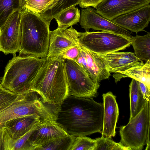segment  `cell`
Wrapping results in <instances>:
<instances>
[{
    "label": "cell",
    "mask_w": 150,
    "mask_h": 150,
    "mask_svg": "<svg viewBox=\"0 0 150 150\" xmlns=\"http://www.w3.org/2000/svg\"><path fill=\"white\" fill-rule=\"evenodd\" d=\"M19 8L20 0H0V27L13 10Z\"/></svg>",
    "instance_id": "27"
},
{
    "label": "cell",
    "mask_w": 150,
    "mask_h": 150,
    "mask_svg": "<svg viewBox=\"0 0 150 150\" xmlns=\"http://www.w3.org/2000/svg\"><path fill=\"white\" fill-rule=\"evenodd\" d=\"M26 0H20V7L22 9L24 8Z\"/></svg>",
    "instance_id": "35"
},
{
    "label": "cell",
    "mask_w": 150,
    "mask_h": 150,
    "mask_svg": "<svg viewBox=\"0 0 150 150\" xmlns=\"http://www.w3.org/2000/svg\"><path fill=\"white\" fill-rule=\"evenodd\" d=\"M69 134L56 121L45 120L38 125L30 136L31 144L35 150L53 139L67 136Z\"/></svg>",
    "instance_id": "13"
},
{
    "label": "cell",
    "mask_w": 150,
    "mask_h": 150,
    "mask_svg": "<svg viewBox=\"0 0 150 150\" xmlns=\"http://www.w3.org/2000/svg\"><path fill=\"white\" fill-rule=\"evenodd\" d=\"M96 146L95 150H131L120 142L117 143L108 138L102 136L96 139Z\"/></svg>",
    "instance_id": "28"
},
{
    "label": "cell",
    "mask_w": 150,
    "mask_h": 150,
    "mask_svg": "<svg viewBox=\"0 0 150 150\" xmlns=\"http://www.w3.org/2000/svg\"><path fill=\"white\" fill-rule=\"evenodd\" d=\"M38 125L16 139L12 137L5 129L4 135L3 150H35V148L30 143L29 137Z\"/></svg>",
    "instance_id": "20"
},
{
    "label": "cell",
    "mask_w": 150,
    "mask_h": 150,
    "mask_svg": "<svg viewBox=\"0 0 150 150\" xmlns=\"http://www.w3.org/2000/svg\"><path fill=\"white\" fill-rule=\"evenodd\" d=\"M78 41L83 47L99 54L123 50L131 45V40L127 38L104 31L79 32Z\"/></svg>",
    "instance_id": "7"
},
{
    "label": "cell",
    "mask_w": 150,
    "mask_h": 150,
    "mask_svg": "<svg viewBox=\"0 0 150 150\" xmlns=\"http://www.w3.org/2000/svg\"><path fill=\"white\" fill-rule=\"evenodd\" d=\"M150 0H104L96 8L97 13L111 21L118 16L149 4Z\"/></svg>",
    "instance_id": "12"
},
{
    "label": "cell",
    "mask_w": 150,
    "mask_h": 150,
    "mask_svg": "<svg viewBox=\"0 0 150 150\" xmlns=\"http://www.w3.org/2000/svg\"><path fill=\"white\" fill-rule=\"evenodd\" d=\"M56 122L69 135L75 137L101 133L103 103L96 101L93 98L69 95L60 104Z\"/></svg>",
    "instance_id": "1"
},
{
    "label": "cell",
    "mask_w": 150,
    "mask_h": 150,
    "mask_svg": "<svg viewBox=\"0 0 150 150\" xmlns=\"http://www.w3.org/2000/svg\"><path fill=\"white\" fill-rule=\"evenodd\" d=\"M76 6L69 7L58 14L54 18L58 27L61 28H67L76 24L80 21V10Z\"/></svg>",
    "instance_id": "24"
},
{
    "label": "cell",
    "mask_w": 150,
    "mask_h": 150,
    "mask_svg": "<svg viewBox=\"0 0 150 150\" xmlns=\"http://www.w3.org/2000/svg\"><path fill=\"white\" fill-rule=\"evenodd\" d=\"M97 54L103 58L110 73H115L133 66L144 64L142 60L136 57L134 52H116L107 54Z\"/></svg>",
    "instance_id": "17"
},
{
    "label": "cell",
    "mask_w": 150,
    "mask_h": 150,
    "mask_svg": "<svg viewBox=\"0 0 150 150\" xmlns=\"http://www.w3.org/2000/svg\"><path fill=\"white\" fill-rule=\"evenodd\" d=\"M53 0H26L24 8L39 13L45 9Z\"/></svg>",
    "instance_id": "30"
},
{
    "label": "cell",
    "mask_w": 150,
    "mask_h": 150,
    "mask_svg": "<svg viewBox=\"0 0 150 150\" xmlns=\"http://www.w3.org/2000/svg\"><path fill=\"white\" fill-rule=\"evenodd\" d=\"M0 80H1V79H0Z\"/></svg>",
    "instance_id": "37"
},
{
    "label": "cell",
    "mask_w": 150,
    "mask_h": 150,
    "mask_svg": "<svg viewBox=\"0 0 150 150\" xmlns=\"http://www.w3.org/2000/svg\"><path fill=\"white\" fill-rule=\"evenodd\" d=\"M5 128L2 126L0 127V150H3L4 135Z\"/></svg>",
    "instance_id": "34"
},
{
    "label": "cell",
    "mask_w": 150,
    "mask_h": 150,
    "mask_svg": "<svg viewBox=\"0 0 150 150\" xmlns=\"http://www.w3.org/2000/svg\"><path fill=\"white\" fill-rule=\"evenodd\" d=\"M65 66L69 95L88 98L96 96L99 83H95L87 72L74 61L65 59Z\"/></svg>",
    "instance_id": "8"
},
{
    "label": "cell",
    "mask_w": 150,
    "mask_h": 150,
    "mask_svg": "<svg viewBox=\"0 0 150 150\" xmlns=\"http://www.w3.org/2000/svg\"><path fill=\"white\" fill-rule=\"evenodd\" d=\"M79 33L72 26L65 29L57 27L54 30L50 31L47 56L58 54L67 47L79 44Z\"/></svg>",
    "instance_id": "15"
},
{
    "label": "cell",
    "mask_w": 150,
    "mask_h": 150,
    "mask_svg": "<svg viewBox=\"0 0 150 150\" xmlns=\"http://www.w3.org/2000/svg\"><path fill=\"white\" fill-rule=\"evenodd\" d=\"M80 53L79 45L67 47L59 52V54L64 59L75 61L79 57Z\"/></svg>",
    "instance_id": "31"
},
{
    "label": "cell",
    "mask_w": 150,
    "mask_h": 150,
    "mask_svg": "<svg viewBox=\"0 0 150 150\" xmlns=\"http://www.w3.org/2000/svg\"><path fill=\"white\" fill-rule=\"evenodd\" d=\"M79 45V55L74 61L87 72L95 83H99L103 80L109 79L110 73L103 58L97 54Z\"/></svg>",
    "instance_id": "11"
},
{
    "label": "cell",
    "mask_w": 150,
    "mask_h": 150,
    "mask_svg": "<svg viewBox=\"0 0 150 150\" xmlns=\"http://www.w3.org/2000/svg\"><path fill=\"white\" fill-rule=\"evenodd\" d=\"M79 22L86 32L92 29L119 34L131 40L133 37L131 32L101 16L93 8L88 7L81 9Z\"/></svg>",
    "instance_id": "10"
},
{
    "label": "cell",
    "mask_w": 150,
    "mask_h": 150,
    "mask_svg": "<svg viewBox=\"0 0 150 150\" xmlns=\"http://www.w3.org/2000/svg\"><path fill=\"white\" fill-rule=\"evenodd\" d=\"M150 101H146L141 110L129 120L126 125L120 126V142L131 150H142L149 138Z\"/></svg>",
    "instance_id": "6"
},
{
    "label": "cell",
    "mask_w": 150,
    "mask_h": 150,
    "mask_svg": "<svg viewBox=\"0 0 150 150\" xmlns=\"http://www.w3.org/2000/svg\"><path fill=\"white\" fill-rule=\"evenodd\" d=\"M136 57L146 62L150 60V33L144 35L137 34L131 40Z\"/></svg>",
    "instance_id": "23"
},
{
    "label": "cell",
    "mask_w": 150,
    "mask_h": 150,
    "mask_svg": "<svg viewBox=\"0 0 150 150\" xmlns=\"http://www.w3.org/2000/svg\"><path fill=\"white\" fill-rule=\"evenodd\" d=\"M1 51V49H0V52Z\"/></svg>",
    "instance_id": "36"
},
{
    "label": "cell",
    "mask_w": 150,
    "mask_h": 150,
    "mask_svg": "<svg viewBox=\"0 0 150 150\" xmlns=\"http://www.w3.org/2000/svg\"><path fill=\"white\" fill-rule=\"evenodd\" d=\"M50 24L38 13L25 8L21 9L19 55L46 57L49 45Z\"/></svg>",
    "instance_id": "3"
},
{
    "label": "cell",
    "mask_w": 150,
    "mask_h": 150,
    "mask_svg": "<svg viewBox=\"0 0 150 150\" xmlns=\"http://www.w3.org/2000/svg\"><path fill=\"white\" fill-rule=\"evenodd\" d=\"M129 86L130 110L129 120L141 110L146 100L140 91L137 81L132 79Z\"/></svg>",
    "instance_id": "21"
},
{
    "label": "cell",
    "mask_w": 150,
    "mask_h": 150,
    "mask_svg": "<svg viewBox=\"0 0 150 150\" xmlns=\"http://www.w3.org/2000/svg\"><path fill=\"white\" fill-rule=\"evenodd\" d=\"M150 21V4L121 15L111 21L131 32L137 33L144 30Z\"/></svg>",
    "instance_id": "14"
},
{
    "label": "cell",
    "mask_w": 150,
    "mask_h": 150,
    "mask_svg": "<svg viewBox=\"0 0 150 150\" xmlns=\"http://www.w3.org/2000/svg\"><path fill=\"white\" fill-rule=\"evenodd\" d=\"M24 95L16 94L4 88L0 84V112L22 98Z\"/></svg>",
    "instance_id": "26"
},
{
    "label": "cell",
    "mask_w": 150,
    "mask_h": 150,
    "mask_svg": "<svg viewBox=\"0 0 150 150\" xmlns=\"http://www.w3.org/2000/svg\"><path fill=\"white\" fill-rule=\"evenodd\" d=\"M31 90L44 102L59 105L69 95L65 59L59 54L47 56L32 83Z\"/></svg>",
    "instance_id": "2"
},
{
    "label": "cell",
    "mask_w": 150,
    "mask_h": 150,
    "mask_svg": "<svg viewBox=\"0 0 150 150\" xmlns=\"http://www.w3.org/2000/svg\"><path fill=\"white\" fill-rule=\"evenodd\" d=\"M103 122L102 136L108 138L115 137V129L119 115L116 97L110 91L102 95Z\"/></svg>",
    "instance_id": "16"
},
{
    "label": "cell",
    "mask_w": 150,
    "mask_h": 150,
    "mask_svg": "<svg viewBox=\"0 0 150 150\" xmlns=\"http://www.w3.org/2000/svg\"><path fill=\"white\" fill-rule=\"evenodd\" d=\"M96 140L86 136L75 137L70 150H95Z\"/></svg>",
    "instance_id": "29"
},
{
    "label": "cell",
    "mask_w": 150,
    "mask_h": 150,
    "mask_svg": "<svg viewBox=\"0 0 150 150\" xmlns=\"http://www.w3.org/2000/svg\"><path fill=\"white\" fill-rule=\"evenodd\" d=\"M45 59L31 55L13 56L5 67L1 84L15 93H26L31 90L33 82Z\"/></svg>",
    "instance_id": "4"
},
{
    "label": "cell",
    "mask_w": 150,
    "mask_h": 150,
    "mask_svg": "<svg viewBox=\"0 0 150 150\" xmlns=\"http://www.w3.org/2000/svg\"><path fill=\"white\" fill-rule=\"evenodd\" d=\"M104 0H81L79 4L82 8L92 7L96 8L98 5Z\"/></svg>",
    "instance_id": "32"
},
{
    "label": "cell",
    "mask_w": 150,
    "mask_h": 150,
    "mask_svg": "<svg viewBox=\"0 0 150 150\" xmlns=\"http://www.w3.org/2000/svg\"><path fill=\"white\" fill-rule=\"evenodd\" d=\"M140 91L144 98L147 101H150V90L143 83L138 81Z\"/></svg>",
    "instance_id": "33"
},
{
    "label": "cell",
    "mask_w": 150,
    "mask_h": 150,
    "mask_svg": "<svg viewBox=\"0 0 150 150\" xmlns=\"http://www.w3.org/2000/svg\"><path fill=\"white\" fill-rule=\"evenodd\" d=\"M81 0H53L46 8L39 14L50 23L59 13L66 9L79 4Z\"/></svg>",
    "instance_id": "22"
},
{
    "label": "cell",
    "mask_w": 150,
    "mask_h": 150,
    "mask_svg": "<svg viewBox=\"0 0 150 150\" xmlns=\"http://www.w3.org/2000/svg\"><path fill=\"white\" fill-rule=\"evenodd\" d=\"M116 83L124 78L134 79L144 84L150 90V60L142 65H137L114 73Z\"/></svg>",
    "instance_id": "19"
},
{
    "label": "cell",
    "mask_w": 150,
    "mask_h": 150,
    "mask_svg": "<svg viewBox=\"0 0 150 150\" xmlns=\"http://www.w3.org/2000/svg\"><path fill=\"white\" fill-rule=\"evenodd\" d=\"M59 107L44 102L38 93L31 90L0 112V127L9 120L32 115H38L42 121H56Z\"/></svg>",
    "instance_id": "5"
},
{
    "label": "cell",
    "mask_w": 150,
    "mask_h": 150,
    "mask_svg": "<svg viewBox=\"0 0 150 150\" xmlns=\"http://www.w3.org/2000/svg\"><path fill=\"white\" fill-rule=\"evenodd\" d=\"M21 10L19 8L13 10L0 27V48L5 54L11 53L16 56L19 51Z\"/></svg>",
    "instance_id": "9"
},
{
    "label": "cell",
    "mask_w": 150,
    "mask_h": 150,
    "mask_svg": "<svg viewBox=\"0 0 150 150\" xmlns=\"http://www.w3.org/2000/svg\"><path fill=\"white\" fill-rule=\"evenodd\" d=\"M42 122L36 115H27L9 120L2 125L13 138L18 139Z\"/></svg>",
    "instance_id": "18"
},
{
    "label": "cell",
    "mask_w": 150,
    "mask_h": 150,
    "mask_svg": "<svg viewBox=\"0 0 150 150\" xmlns=\"http://www.w3.org/2000/svg\"><path fill=\"white\" fill-rule=\"evenodd\" d=\"M75 137L69 135L50 140L37 150H70Z\"/></svg>",
    "instance_id": "25"
}]
</instances>
